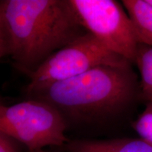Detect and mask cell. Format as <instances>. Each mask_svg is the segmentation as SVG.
Listing matches in <instances>:
<instances>
[{
    "instance_id": "obj_1",
    "label": "cell",
    "mask_w": 152,
    "mask_h": 152,
    "mask_svg": "<svg viewBox=\"0 0 152 152\" xmlns=\"http://www.w3.org/2000/svg\"><path fill=\"white\" fill-rule=\"evenodd\" d=\"M0 6L9 55L29 77L54 53L84 34L68 0H4Z\"/></svg>"
},
{
    "instance_id": "obj_2",
    "label": "cell",
    "mask_w": 152,
    "mask_h": 152,
    "mask_svg": "<svg viewBox=\"0 0 152 152\" xmlns=\"http://www.w3.org/2000/svg\"><path fill=\"white\" fill-rule=\"evenodd\" d=\"M134 91L129 66H99L54 83L31 97L52 105L65 120L90 123L118 110Z\"/></svg>"
},
{
    "instance_id": "obj_3",
    "label": "cell",
    "mask_w": 152,
    "mask_h": 152,
    "mask_svg": "<svg viewBox=\"0 0 152 152\" xmlns=\"http://www.w3.org/2000/svg\"><path fill=\"white\" fill-rule=\"evenodd\" d=\"M67 122L58 110L32 99L11 106L0 103V132L26 146L28 151L61 147L69 141Z\"/></svg>"
},
{
    "instance_id": "obj_4",
    "label": "cell",
    "mask_w": 152,
    "mask_h": 152,
    "mask_svg": "<svg viewBox=\"0 0 152 152\" xmlns=\"http://www.w3.org/2000/svg\"><path fill=\"white\" fill-rule=\"evenodd\" d=\"M129 63L87 32L56 51L30 76L26 94L32 96L54 83L79 75L97 66L128 67Z\"/></svg>"
},
{
    "instance_id": "obj_5",
    "label": "cell",
    "mask_w": 152,
    "mask_h": 152,
    "mask_svg": "<svg viewBox=\"0 0 152 152\" xmlns=\"http://www.w3.org/2000/svg\"><path fill=\"white\" fill-rule=\"evenodd\" d=\"M83 28L128 61L135 59L138 42L128 13L114 0H68Z\"/></svg>"
},
{
    "instance_id": "obj_6",
    "label": "cell",
    "mask_w": 152,
    "mask_h": 152,
    "mask_svg": "<svg viewBox=\"0 0 152 152\" xmlns=\"http://www.w3.org/2000/svg\"><path fill=\"white\" fill-rule=\"evenodd\" d=\"M68 152H152V145L142 139L74 140L66 144Z\"/></svg>"
},
{
    "instance_id": "obj_7",
    "label": "cell",
    "mask_w": 152,
    "mask_h": 152,
    "mask_svg": "<svg viewBox=\"0 0 152 152\" xmlns=\"http://www.w3.org/2000/svg\"><path fill=\"white\" fill-rule=\"evenodd\" d=\"M139 44L152 47V5L148 0H124Z\"/></svg>"
},
{
    "instance_id": "obj_8",
    "label": "cell",
    "mask_w": 152,
    "mask_h": 152,
    "mask_svg": "<svg viewBox=\"0 0 152 152\" xmlns=\"http://www.w3.org/2000/svg\"><path fill=\"white\" fill-rule=\"evenodd\" d=\"M134 62L141 75L142 93L152 103V47L138 44Z\"/></svg>"
},
{
    "instance_id": "obj_9",
    "label": "cell",
    "mask_w": 152,
    "mask_h": 152,
    "mask_svg": "<svg viewBox=\"0 0 152 152\" xmlns=\"http://www.w3.org/2000/svg\"><path fill=\"white\" fill-rule=\"evenodd\" d=\"M140 138L152 145V103L148 102L147 107L140 114L134 125Z\"/></svg>"
},
{
    "instance_id": "obj_10",
    "label": "cell",
    "mask_w": 152,
    "mask_h": 152,
    "mask_svg": "<svg viewBox=\"0 0 152 152\" xmlns=\"http://www.w3.org/2000/svg\"><path fill=\"white\" fill-rule=\"evenodd\" d=\"M9 47L8 32L1 7L0 6V60L4 56L9 55Z\"/></svg>"
},
{
    "instance_id": "obj_11",
    "label": "cell",
    "mask_w": 152,
    "mask_h": 152,
    "mask_svg": "<svg viewBox=\"0 0 152 152\" xmlns=\"http://www.w3.org/2000/svg\"><path fill=\"white\" fill-rule=\"evenodd\" d=\"M0 152H19L11 139L0 132Z\"/></svg>"
},
{
    "instance_id": "obj_12",
    "label": "cell",
    "mask_w": 152,
    "mask_h": 152,
    "mask_svg": "<svg viewBox=\"0 0 152 152\" xmlns=\"http://www.w3.org/2000/svg\"><path fill=\"white\" fill-rule=\"evenodd\" d=\"M28 152H54L52 151H49V150H46V149H42V150H39V151H28Z\"/></svg>"
},
{
    "instance_id": "obj_13",
    "label": "cell",
    "mask_w": 152,
    "mask_h": 152,
    "mask_svg": "<svg viewBox=\"0 0 152 152\" xmlns=\"http://www.w3.org/2000/svg\"><path fill=\"white\" fill-rule=\"evenodd\" d=\"M0 103H2V99H1V96H0Z\"/></svg>"
},
{
    "instance_id": "obj_14",
    "label": "cell",
    "mask_w": 152,
    "mask_h": 152,
    "mask_svg": "<svg viewBox=\"0 0 152 152\" xmlns=\"http://www.w3.org/2000/svg\"><path fill=\"white\" fill-rule=\"evenodd\" d=\"M148 1H149V2L152 5V0H148Z\"/></svg>"
}]
</instances>
